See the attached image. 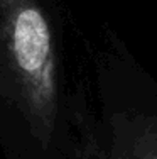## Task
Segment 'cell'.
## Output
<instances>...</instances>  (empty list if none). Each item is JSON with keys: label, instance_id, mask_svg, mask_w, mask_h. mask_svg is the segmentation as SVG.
<instances>
[{"label": "cell", "instance_id": "6da1fadb", "mask_svg": "<svg viewBox=\"0 0 157 159\" xmlns=\"http://www.w3.org/2000/svg\"><path fill=\"white\" fill-rule=\"evenodd\" d=\"M0 31L34 135L46 144L58 113L56 54L49 20L37 0H0Z\"/></svg>", "mask_w": 157, "mask_h": 159}]
</instances>
